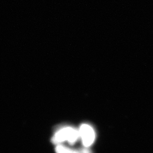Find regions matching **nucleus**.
Instances as JSON below:
<instances>
[{"mask_svg":"<svg viewBox=\"0 0 153 153\" xmlns=\"http://www.w3.org/2000/svg\"><path fill=\"white\" fill-rule=\"evenodd\" d=\"M78 130L71 127L61 128L57 131L53 136L52 141L55 144L59 145L64 142L67 141L70 144H75L79 137Z\"/></svg>","mask_w":153,"mask_h":153,"instance_id":"obj_1","label":"nucleus"},{"mask_svg":"<svg viewBox=\"0 0 153 153\" xmlns=\"http://www.w3.org/2000/svg\"><path fill=\"white\" fill-rule=\"evenodd\" d=\"M56 152L57 153H79V152L70 149L69 148L62 145H58L56 148Z\"/></svg>","mask_w":153,"mask_h":153,"instance_id":"obj_3","label":"nucleus"},{"mask_svg":"<svg viewBox=\"0 0 153 153\" xmlns=\"http://www.w3.org/2000/svg\"><path fill=\"white\" fill-rule=\"evenodd\" d=\"M79 153H90V152L88 149H83L81 152H79Z\"/></svg>","mask_w":153,"mask_h":153,"instance_id":"obj_4","label":"nucleus"},{"mask_svg":"<svg viewBox=\"0 0 153 153\" xmlns=\"http://www.w3.org/2000/svg\"><path fill=\"white\" fill-rule=\"evenodd\" d=\"M79 133L84 146L88 147L93 144L95 140L96 134L94 130L90 125L87 124L81 125Z\"/></svg>","mask_w":153,"mask_h":153,"instance_id":"obj_2","label":"nucleus"}]
</instances>
